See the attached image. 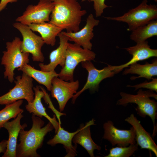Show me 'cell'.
I'll list each match as a JSON object with an SVG mask.
<instances>
[{"mask_svg":"<svg viewBox=\"0 0 157 157\" xmlns=\"http://www.w3.org/2000/svg\"><path fill=\"white\" fill-rule=\"evenodd\" d=\"M120 95L121 98L118 100L117 104L125 106L129 103H135L137 105L136 110L139 115L143 117L147 115L151 118L154 125L152 135L155 136L157 131L155 120L157 117V103L150 98L152 97L157 100V94L152 90L140 89L135 95L121 92Z\"/></svg>","mask_w":157,"mask_h":157,"instance_id":"cell-3","label":"cell"},{"mask_svg":"<svg viewBox=\"0 0 157 157\" xmlns=\"http://www.w3.org/2000/svg\"><path fill=\"white\" fill-rule=\"evenodd\" d=\"M22 40L18 37H15L11 42L6 43V50L3 52L1 64L4 66V78L12 83L14 81V70L29 61V53L22 52L20 49Z\"/></svg>","mask_w":157,"mask_h":157,"instance_id":"cell-4","label":"cell"},{"mask_svg":"<svg viewBox=\"0 0 157 157\" xmlns=\"http://www.w3.org/2000/svg\"><path fill=\"white\" fill-rule=\"evenodd\" d=\"M126 69L123 74H135L138 75V77H132L131 78L134 80L139 78L142 77L151 79L152 77L157 75V60L155 59L151 63H146L144 65H141L135 63L130 65Z\"/></svg>","mask_w":157,"mask_h":157,"instance_id":"cell-23","label":"cell"},{"mask_svg":"<svg viewBox=\"0 0 157 157\" xmlns=\"http://www.w3.org/2000/svg\"><path fill=\"white\" fill-rule=\"evenodd\" d=\"M125 121L134 128L136 144L141 149H146L152 151L157 156V146L150 134L147 132L140 124V122L133 114L126 118Z\"/></svg>","mask_w":157,"mask_h":157,"instance_id":"cell-17","label":"cell"},{"mask_svg":"<svg viewBox=\"0 0 157 157\" xmlns=\"http://www.w3.org/2000/svg\"><path fill=\"white\" fill-rule=\"evenodd\" d=\"M79 86L78 80L68 81L58 77L53 78L50 91L51 96L57 100L60 112L63 111L68 101L77 92Z\"/></svg>","mask_w":157,"mask_h":157,"instance_id":"cell-11","label":"cell"},{"mask_svg":"<svg viewBox=\"0 0 157 157\" xmlns=\"http://www.w3.org/2000/svg\"><path fill=\"white\" fill-rule=\"evenodd\" d=\"M14 87L5 94L0 96V105H6L20 99H25L28 103L32 102L33 92V78L25 73L16 77Z\"/></svg>","mask_w":157,"mask_h":157,"instance_id":"cell-7","label":"cell"},{"mask_svg":"<svg viewBox=\"0 0 157 157\" xmlns=\"http://www.w3.org/2000/svg\"><path fill=\"white\" fill-rule=\"evenodd\" d=\"M49 22L67 32L80 30L82 17L87 13L77 0H55Z\"/></svg>","mask_w":157,"mask_h":157,"instance_id":"cell-2","label":"cell"},{"mask_svg":"<svg viewBox=\"0 0 157 157\" xmlns=\"http://www.w3.org/2000/svg\"><path fill=\"white\" fill-rule=\"evenodd\" d=\"M105 0H90V1L94 3V8L95 11L96 17L100 16L103 13L104 10L109 7L105 3Z\"/></svg>","mask_w":157,"mask_h":157,"instance_id":"cell-28","label":"cell"},{"mask_svg":"<svg viewBox=\"0 0 157 157\" xmlns=\"http://www.w3.org/2000/svg\"><path fill=\"white\" fill-rule=\"evenodd\" d=\"M53 7V2L40 0L36 5H28L23 14L16 19V21L27 25L49 22Z\"/></svg>","mask_w":157,"mask_h":157,"instance_id":"cell-9","label":"cell"},{"mask_svg":"<svg viewBox=\"0 0 157 157\" xmlns=\"http://www.w3.org/2000/svg\"><path fill=\"white\" fill-rule=\"evenodd\" d=\"M80 128L74 132H69L64 130L60 126L53 138L49 140L47 142L48 145L54 146L57 144H60L63 145L67 154L65 157H74L76 154L77 145L73 146L72 141L74 135L80 130Z\"/></svg>","mask_w":157,"mask_h":157,"instance_id":"cell-20","label":"cell"},{"mask_svg":"<svg viewBox=\"0 0 157 157\" xmlns=\"http://www.w3.org/2000/svg\"><path fill=\"white\" fill-rule=\"evenodd\" d=\"M99 22V20L95 19L93 15L90 14L87 18L85 25L81 30L75 32H62L68 37L69 41L74 42L83 48L91 50L92 45L90 41L94 36L93 28Z\"/></svg>","mask_w":157,"mask_h":157,"instance_id":"cell-13","label":"cell"},{"mask_svg":"<svg viewBox=\"0 0 157 157\" xmlns=\"http://www.w3.org/2000/svg\"><path fill=\"white\" fill-rule=\"evenodd\" d=\"M23 113L19 114L14 119L8 121L3 125L8 131L9 138L6 150L2 157H16V149L17 138L20 130L27 126L26 124L21 125L20 121L23 117Z\"/></svg>","mask_w":157,"mask_h":157,"instance_id":"cell-18","label":"cell"},{"mask_svg":"<svg viewBox=\"0 0 157 157\" xmlns=\"http://www.w3.org/2000/svg\"><path fill=\"white\" fill-rule=\"evenodd\" d=\"M18 0H1L0 2V12L3 10L10 3H12L17 1Z\"/></svg>","mask_w":157,"mask_h":157,"instance_id":"cell-29","label":"cell"},{"mask_svg":"<svg viewBox=\"0 0 157 157\" xmlns=\"http://www.w3.org/2000/svg\"><path fill=\"white\" fill-rule=\"evenodd\" d=\"M147 2V0H144L138 6L129 10L121 16L105 18L108 20L126 23L129 26L127 30L132 31L157 19L156 6L148 5Z\"/></svg>","mask_w":157,"mask_h":157,"instance_id":"cell-5","label":"cell"},{"mask_svg":"<svg viewBox=\"0 0 157 157\" xmlns=\"http://www.w3.org/2000/svg\"><path fill=\"white\" fill-rule=\"evenodd\" d=\"M46 0L49 1H50V2H53L55 0Z\"/></svg>","mask_w":157,"mask_h":157,"instance_id":"cell-31","label":"cell"},{"mask_svg":"<svg viewBox=\"0 0 157 157\" xmlns=\"http://www.w3.org/2000/svg\"><path fill=\"white\" fill-rule=\"evenodd\" d=\"M28 76L34 79L40 84L44 85L47 90L50 91L52 81L55 77H58V74L55 70L49 72L39 70L34 68L31 65L26 64L18 68Z\"/></svg>","mask_w":157,"mask_h":157,"instance_id":"cell-22","label":"cell"},{"mask_svg":"<svg viewBox=\"0 0 157 157\" xmlns=\"http://www.w3.org/2000/svg\"><path fill=\"white\" fill-rule=\"evenodd\" d=\"M28 26L33 32L39 33L45 44L51 46L55 44L56 38L63 30L49 22L31 24Z\"/></svg>","mask_w":157,"mask_h":157,"instance_id":"cell-21","label":"cell"},{"mask_svg":"<svg viewBox=\"0 0 157 157\" xmlns=\"http://www.w3.org/2000/svg\"><path fill=\"white\" fill-rule=\"evenodd\" d=\"M154 20L132 31L130 39L137 43L157 35V20Z\"/></svg>","mask_w":157,"mask_h":157,"instance_id":"cell-24","label":"cell"},{"mask_svg":"<svg viewBox=\"0 0 157 157\" xmlns=\"http://www.w3.org/2000/svg\"><path fill=\"white\" fill-rule=\"evenodd\" d=\"M82 67L88 73L87 81L81 90L75 94L72 98V103L74 104L77 98L85 90L89 89L92 91L98 90L99 85L104 79L114 76L115 73L112 66H107L101 69H97L91 61H85L81 63Z\"/></svg>","mask_w":157,"mask_h":157,"instance_id":"cell-10","label":"cell"},{"mask_svg":"<svg viewBox=\"0 0 157 157\" xmlns=\"http://www.w3.org/2000/svg\"><path fill=\"white\" fill-rule=\"evenodd\" d=\"M33 124L28 131L21 129L19 133L20 143L17 144L16 157H39L37 150L42 146L44 138L54 128L49 122L44 127V122L41 118L32 114Z\"/></svg>","mask_w":157,"mask_h":157,"instance_id":"cell-1","label":"cell"},{"mask_svg":"<svg viewBox=\"0 0 157 157\" xmlns=\"http://www.w3.org/2000/svg\"><path fill=\"white\" fill-rule=\"evenodd\" d=\"M43 88L41 86L37 85L33 88L34 91L35 96L33 101L28 103L25 106L26 110L30 113H32L34 115L42 118L44 117L46 118L53 126L55 129L56 133L57 132L60 126L56 119L55 115H53V118L50 117L47 113L46 108L42 103L41 99L45 96Z\"/></svg>","mask_w":157,"mask_h":157,"instance_id":"cell-16","label":"cell"},{"mask_svg":"<svg viewBox=\"0 0 157 157\" xmlns=\"http://www.w3.org/2000/svg\"><path fill=\"white\" fill-rule=\"evenodd\" d=\"M152 80L149 82L146 81L144 82L134 85H127V87H132L134 88L135 90L141 88H145L150 90L154 91L157 92V79L156 78H151Z\"/></svg>","mask_w":157,"mask_h":157,"instance_id":"cell-27","label":"cell"},{"mask_svg":"<svg viewBox=\"0 0 157 157\" xmlns=\"http://www.w3.org/2000/svg\"><path fill=\"white\" fill-rule=\"evenodd\" d=\"M94 122V119H92L85 125L82 124L80 127V131L74 135L72 140L75 144H79L86 149L91 157H94V150L99 151L101 149L100 146L96 144L91 137L90 126L95 124Z\"/></svg>","mask_w":157,"mask_h":157,"instance_id":"cell-19","label":"cell"},{"mask_svg":"<svg viewBox=\"0 0 157 157\" xmlns=\"http://www.w3.org/2000/svg\"><path fill=\"white\" fill-rule=\"evenodd\" d=\"M60 42L58 47L51 51L49 54V63L47 64L40 63L38 64L41 70L49 72L55 70L59 65L62 67L65 65L67 45L69 39L62 31L58 35Z\"/></svg>","mask_w":157,"mask_h":157,"instance_id":"cell-15","label":"cell"},{"mask_svg":"<svg viewBox=\"0 0 157 157\" xmlns=\"http://www.w3.org/2000/svg\"><path fill=\"white\" fill-rule=\"evenodd\" d=\"M103 128L104 138L113 146L126 147L136 143L135 131L132 126L128 130L119 129L115 126L112 121L109 120L104 124Z\"/></svg>","mask_w":157,"mask_h":157,"instance_id":"cell-12","label":"cell"},{"mask_svg":"<svg viewBox=\"0 0 157 157\" xmlns=\"http://www.w3.org/2000/svg\"><path fill=\"white\" fill-rule=\"evenodd\" d=\"M135 143L128 146L113 147L110 150L109 154L105 157H129L132 156L138 148Z\"/></svg>","mask_w":157,"mask_h":157,"instance_id":"cell-26","label":"cell"},{"mask_svg":"<svg viewBox=\"0 0 157 157\" xmlns=\"http://www.w3.org/2000/svg\"><path fill=\"white\" fill-rule=\"evenodd\" d=\"M23 102L20 99L8 104L0 110V129L3 127V125L10 119H15L21 113H23V109L20 108Z\"/></svg>","mask_w":157,"mask_h":157,"instance_id":"cell-25","label":"cell"},{"mask_svg":"<svg viewBox=\"0 0 157 157\" xmlns=\"http://www.w3.org/2000/svg\"><path fill=\"white\" fill-rule=\"evenodd\" d=\"M96 56L91 50L83 48L75 43L68 42L64 66L58 74V77L66 81H74V70L78 64L93 60Z\"/></svg>","mask_w":157,"mask_h":157,"instance_id":"cell-6","label":"cell"},{"mask_svg":"<svg viewBox=\"0 0 157 157\" xmlns=\"http://www.w3.org/2000/svg\"><path fill=\"white\" fill-rule=\"evenodd\" d=\"M90 1V0H82V1Z\"/></svg>","mask_w":157,"mask_h":157,"instance_id":"cell-32","label":"cell"},{"mask_svg":"<svg viewBox=\"0 0 157 157\" xmlns=\"http://www.w3.org/2000/svg\"><path fill=\"white\" fill-rule=\"evenodd\" d=\"M8 143V140H3L0 142V154L4 153L6 152Z\"/></svg>","mask_w":157,"mask_h":157,"instance_id":"cell-30","label":"cell"},{"mask_svg":"<svg viewBox=\"0 0 157 157\" xmlns=\"http://www.w3.org/2000/svg\"><path fill=\"white\" fill-rule=\"evenodd\" d=\"M13 26L19 31L22 37L21 51L31 54L33 61L43 62L44 58L41 49L45 43L41 37L35 34L28 25L16 22Z\"/></svg>","mask_w":157,"mask_h":157,"instance_id":"cell-8","label":"cell"},{"mask_svg":"<svg viewBox=\"0 0 157 157\" xmlns=\"http://www.w3.org/2000/svg\"><path fill=\"white\" fill-rule=\"evenodd\" d=\"M132 57L126 63L118 66H112L113 71L115 74L118 73L124 68L137 62L144 60L152 57H157V50L150 48L148 42L145 41L137 43L136 45L125 49Z\"/></svg>","mask_w":157,"mask_h":157,"instance_id":"cell-14","label":"cell"}]
</instances>
